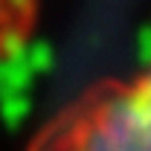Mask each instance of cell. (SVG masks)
Returning a JSON list of instances; mask_svg holds the SVG:
<instances>
[{
    "label": "cell",
    "instance_id": "obj_1",
    "mask_svg": "<svg viewBox=\"0 0 151 151\" xmlns=\"http://www.w3.org/2000/svg\"><path fill=\"white\" fill-rule=\"evenodd\" d=\"M102 90L122 125L151 145V58L137 76L122 81H105Z\"/></svg>",
    "mask_w": 151,
    "mask_h": 151
},
{
    "label": "cell",
    "instance_id": "obj_2",
    "mask_svg": "<svg viewBox=\"0 0 151 151\" xmlns=\"http://www.w3.org/2000/svg\"><path fill=\"white\" fill-rule=\"evenodd\" d=\"M41 20V0H0V64L32 41Z\"/></svg>",
    "mask_w": 151,
    "mask_h": 151
}]
</instances>
